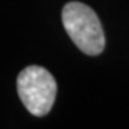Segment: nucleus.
<instances>
[{"label": "nucleus", "mask_w": 129, "mask_h": 129, "mask_svg": "<svg viewBox=\"0 0 129 129\" xmlns=\"http://www.w3.org/2000/svg\"><path fill=\"white\" fill-rule=\"evenodd\" d=\"M17 95L32 115L46 116L53 108L57 93L55 78L47 69L30 64L24 68L16 80Z\"/></svg>", "instance_id": "2"}, {"label": "nucleus", "mask_w": 129, "mask_h": 129, "mask_svg": "<svg viewBox=\"0 0 129 129\" xmlns=\"http://www.w3.org/2000/svg\"><path fill=\"white\" fill-rule=\"evenodd\" d=\"M62 23L75 46L89 56L105 49V33L98 14L80 2H69L62 10Z\"/></svg>", "instance_id": "1"}]
</instances>
